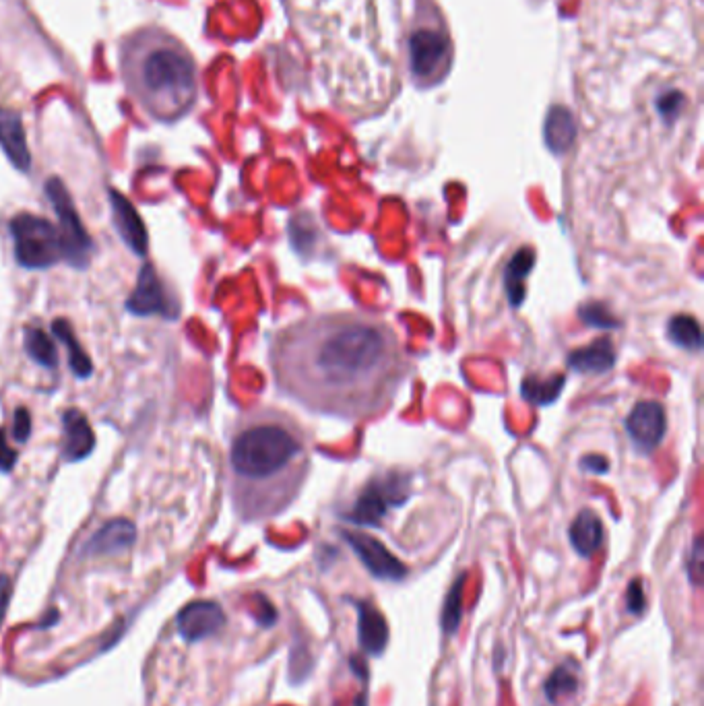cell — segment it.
<instances>
[{
  "label": "cell",
  "mask_w": 704,
  "mask_h": 706,
  "mask_svg": "<svg viewBox=\"0 0 704 706\" xmlns=\"http://www.w3.org/2000/svg\"><path fill=\"white\" fill-rule=\"evenodd\" d=\"M281 393L306 409L349 422L387 411L411 364L397 333L364 312H320L296 320L271 345Z\"/></svg>",
  "instance_id": "obj_1"
},
{
  "label": "cell",
  "mask_w": 704,
  "mask_h": 706,
  "mask_svg": "<svg viewBox=\"0 0 704 706\" xmlns=\"http://www.w3.org/2000/svg\"><path fill=\"white\" fill-rule=\"evenodd\" d=\"M310 473V436L290 413L259 407L244 413L228 453L230 494L244 521L281 515Z\"/></svg>",
  "instance_id": "obj_2"
},
{
  "label": "cell",
  "mask_w": 704,
  "mask_h": 706,
  "mask_svg": "<svg viewBox=\"0 0 704 706\" xmlns=\"http://www.w3.org/2000/svg\"><path fill=\"white\" fill-rule=\"evenodd\" d=\"M118 73L131 100L155 122L174 124L199 100L201 75L195 56L159 25H143L120 38Z\"/></svg>",
  "instance_id": "obj_3"
},
{
  "label": "cell",
  "mask_w": 704,
  "mask_h": 706,
  "mask_svg": "<svg viewBox=\"0 0 704 706\" xmlns=\"http://www.w3.org/2000/svg\"><path fill=\"white\" fill-rule=\"evenodd\" d=\"M17 263L25 269H48L64 259L60 230L44 217L21 213L11 221Z\"/></svg>",
  "instance_id": "obj_4"
},
{
  "label": "cell",
  "mask_w": 704,
  "mask_h": 706,
  "mask_svg": "<svg viewBox=\"0 0 704 706\" xmlns=\"http://www.w3.org/2000/svg\"><path fill=\"white\" fill-rule=\"evenodd\" d=\"M46 195L52 201L58 217H60V236L64 246V259H69L73 267L83 269L89 263L91 240L83 228V223L73 207L67 188L58 180L52 178L46 182Z\"/></svg>",
  "instance_id": "obj_5"
},
{
  "label": "cell",
  "mask_w": 704,
  "mask_h": 706,
  "mask_svg": "<svg viewBox=\"0 0 704 706\" xmlns=\"http://www.w3.org/2000/svg\"><path fill=\"white\" fill-rule=\"evenodd\" d=\"M626 430L636 448H640L645 455L653 453L667 432L665 407L659 401L636 403L626 420Z\"/></svg>",
  "instance_id": "obj_6"
},
{
  "label": "cell",
  "mask_w": 704,
  "mask_h": 706,
  "mask_svg": "<svg viewBox=\"0 0 704 706\" xmlns=\"http://www.w3.org/2000/svg\"><path fill=\"white\" fill-rule=\"evenodd\" d=\"M345 541L351 545V550L358 554L362 564L368 568V572L374 579L380 581H403L407 568L401 560H397L384 545L364 533H343Z\"/></svg>",
  "instance_id": "obj_7"
},
{
  "label": "cell",
  "mask_w": 704,
  "mask_h": 706,
  "mask_svg": "<svg viewBox=\"0 0 704 706\" xmlns=\"http://www.w3.org/2000/svg\"><path fill=\"white\" fill-rule=\"evenodd\" d=\"M448 56V40L440 31L420 29L409 38V67L418 79H428L440 71Z\"/></svg>",
  "instance_id": "obj_8"
},
{
  "label": "cell",
  "mask_w": 704,
  "mask_h": 706,
  "mask_svg": "<svg viewBox=\"0 0 704 706\" xmlns=\"http://www.w3.org/2000/svg\"><path fill=\"white\" fill-rule=\"evenodd\" d=\"M178 632L188 643H197L226 626V614L215 601H192L176 618Z\"/></svg>",
  "instance_id": "obj_9"
},
{
  "label": "cell",
  "mask_w": 704,
  "mask_h": 706,
  "mask_svg": "<svg viewBox=\"0 0 704 706\" xmlns=\"http://www.w3.org/2000/svg\"><path fill=\"white\" fill-rule=\"evenodd\" d=\"M128 310L139 314V316H149V314H164V316H174L176 310H172V302L164 290V283L159 281L157 273L153 267H143L139 273V281L133 296L128 298Z\"/></svg>",
  "instance_id": "obj_10"
},
{
  "label": "cell",
  "mask_w": 704,
  "mask_h": 706,
  "mask_svg": "<svg viewBox=\"0 0 704 706\" xmlns=\"http://www.w3.org/2000/svg\"><path fill=\"white\" fill-rule=\"evenodd\" d=\"M62 457L69 463L83 461L95 448V434L79 409H69L62 420Z\"/></svg>",
  "instance_id": "obj_11"
},
{
  "label": "cell",
  "mask_w": 704,
  "mask_h": 706,
  "mask_svg": "<svg viewBox=\"0 0 704 706\" xmlns=\"http://www.w3.org/2000/svg\"><path fill=\"white\" fill-rule=\"evenodd\" d=\"M137 539V529L131 521L116 519L106 523L83 548L85 556H110L131 548Z\"/></svg>",
  "instance_id": "obj_12"
},
{
  "label": "cell",
  "mask_w": 704,
  "mask_h": 706,
  "mask_svg": "<svg viewBox=\"0 0 704 706\" xmlns=\"http://www.w3.org/2000/svg\"><path fill=\"white\" fill-rule=\"evenodd\" d=\"M358 638L368 655H382L389 645V624L378 609L368 601H358Z\"/></svg>",
  "instance_id": "obj_13"
},
{
  "label": "cell",
  "mask_w": 704,
  "mask_h": 706,
  "mask_svg": "<svg viewBox=\"0 0 704 706\" xmlns=\"http://www.w3.org/2000/svg\"><path fill=\"white\" fill-rule=\"evenodd\" d=\"M112 209H114V217H116V230L120 232V236L128 244V248L137 254H147V248H149L147 230L143 226V219L135 211V207L128 203L122 195H118V192H112Z\"/></svg>",
  "instance_id": "obj_14"
},
{
  "label": "cell",
  "mask_w": 704,
  "mask_h": 706,
  "mask_svg": "<svg viewBox=\"0 0 704 706\" xmlns=\"http://www.w3.org/2000/svg\"><path fill=\"white\" fill-rule=\"evenodd\" d=\"M568 537L576 554L583 558H591L603 545V537H605L603 523L593 510L585 508L574 517L568 529Z\"/></svg>",
  "instance_id": "obj_15"
},
{
  "label": "cell",
  "mask_w": 704,
  "mask_h": 706,
  "mask_svg": "<svg viewBox=\"0 0 704 706\" xmlns=\"http://www.w3.org/2000/svg\"><path fill=\"white\" fill-rule=\"evenodd\" d=\"M0 147L5 149L7 157L11 159V164L17 170L21 172L29 170L31 157H29L21 118L15 112L0 110Z\"/></svg>",
  "instance_id": "obj_16"
},
{
  "label": "cell",
  "mask_w": 704,
  "mask_h": 706,
  "mask_svg": "<svg viewBox=\"0 0 704 706\" xmlns=\"http://www.w3.org/2000/svg\"><path fill=\"white\" fill-rule=\"evenodd\" d=\"M616 364V349L610 339H597L595 343L572 351L568 366L583 374H603Z\"/></svg>",
  "instance_id": "obj_17"
},
{
  "label": "cell",
  "mask_w": 704,
  "mask_h": 706,
  "mask_svg": "<svg viewBox=\"0 0 704 706\" xmlns=\"http://www.w3.org/2000/svg\"><path fill=\"white\" fill-rule=\"evenodd\" d=\"M399 486H393L389 490V494H382L384 490V484H376V486H370L362 496L360 500L356 502V508L354 512H351V521L354 523H360V525H378L380 519L387 515V510L391 506L393 500H403V496H395L393 492L397 490Z\"/></svg>",
  "instance_id": "obj_18"
},
{
  "label": "cell",
  "mask_w": 704,
  "mask_h": 706,
  "mask_svg": "<svg viewBox=\"0 0 704 706\" xmlns=\"http://www.w3.org/2000/svg\"><path fill=\"white\" fill-rule=\"evenodd\" d=\"M543 137H546L552 153H566L576 139V122L572 112L564 106H554L548 112L546 126H543Z\"/></svg>",
  "instance_id": "obj_19"
},
{
  "label": "cell",
  "mask_w": 704,
  "mask_h": 706,
  "mask_svg": "<svg viewBox=\"0 0 704 706\" xmlns=\"http://www.w3.org/2000/svg\"><path fill=\"white\" fill-rule=\"evenodd\" d=\"M535 265V252L531 248L519 250L506 265L504 283L512 306H519L525 300V279Z\"/></svg>",
  "instance_id": "obj_20"
},
{
  "label": "cell",
  "mask_w": 704,
  "mask_h": 706,
  "mask_svg": "<svg viewBox=\"0 0 704 706\" xmlns=\"http://www.w3.org/2000/svg\"><path fill=\"white\" fill-rule=\"evenodd\" d=\"M52 331L56 333V337H58L64 345H67V349H69V364H71L73 372H75L79 378L91 376V370H93L91 360L87 358V353H85L83 347L79 345V341H77V337L73 335V329H71V325L67 323V320H64V318L54 320Z\"/></svg>",
  "instance_id": "obj_21"
},
{
  "label": "cell",
  "mask_w": 704,
  "mask_h": 706,
  "mask_svg": "<svg viewBox=\"0 0 704 706\" xmlns=\"http://www.w3.org/2000/svg\"><path fill=\"white\" fill-rule=\"evenodd\" d=\"M667 337L671 343H676L678 347L688 351H698L702 347V333H700L698 320L688 314H678L674 318H669Z\"/></svg>",
  "instance_id": "obj_22"
},
{
  "label": "cell",
  "mask_w": 704,
  "mask_h": 706,
  "mask_svg": "<svg viewBox=\"0 0 704 706\" xmlns=\"http://www.w3.org/2000/svg\"><path fill=\"white\" fill-rule=\"evenodd\" d=\"M25 349L29 353V358L36 364L54 370L58 366V353L50 337L38 329V327H27L25 329Z\"/></svg>",
  "instance_id": "obj_23"
},
{
  "label": "cell",
  "mask_w": 704,
  "mask_h": 706,
  "mask_svg": "<svg viewBox=\"0 0 704 706\" xmlns=\"http://www.w3.org/2000/svg\"><path fill=\"white\" fill-rule=\"evenodd\" d=\"M576 688H579V669L568 661L552 671V676L548 678L546 686H543V692H546V698L550 702H558L564 696L574 694Z\"/></svg>",
  "instance_id": "obj_24"
},
{
  "label": "cell",
  "mask_w": 704,
  "mask_h": 706,
  "mask_svg": "<svg viewBox=\"0 0 704 706\" xmlns=\"http://www.w3.org/2000/svg\"><path fill=\"white\" fill-rule=\"evenodd\" d=\"M463 591H465V574H461L459 579L455 581V585L451 587L444 601V609H442V630L446 636H453L459 626H461V618H463Z\"/></svg>",
  "instance_id": "obj_25"
},
{
  "label": "cell",
  "mask_w": 704,
  "mask_h": 706,
  "mask_svg": "<svg viewBox=\"0 0 704 706\" xmlns=\"http://www.w3.org/2000/svg\"><path fill=\"white\" fill-rule=\"evenodd\" d=\"M564 376H554L550 378L548 382L546 380H537V378H527L523 382V389L521 393L525 395V399L533 401V403H539V405H548L550 401H554L562 387H564Z\"/></svg>",
  "instance_id": "obj_26"
},
{
  "label": "cell",
  "mask_w": 704,
  "mask_h": 706,
  "mask_svg": "<svg viewBox=\"0 0 704 706\" xmlns=\"http://www.w3.org/2000/svg\"><path fill=\"white\" fill-rule=\"evenodd\" d=\"M684 104H686V98H684L682 91H676V89L665 91L657 98V112L661 114L663 120L674 122L680 116Z\"/></svg>",
  "instance_id": "obj_27"
},
{
  "label": "cell",
  "mask_w": 704,
  "mask_h": 706,
  "mask_svg": "<svg viewBox=\"0 0 704 706\" xmlns=\"http://www.w3.org/2000/svg\"><path fill=\"white\" fill-rule=\"evenodd\" d=\"M581 318L585 320L587 325L591 327H601V329H614L618 327L616 323V318L610 316V312H607V308L599 306V304H587L581 308Z\"/></svg>",
  "instance_id": "obj_28"
},
{
  "label": "cell",
  "mask_w": 704,
  "mask_h": 706,
  "mask_svg": "<svg viewBox=\"0 0 704 706\" xmlns=\"http://www.w3.org/2000/svg\"><path fill=\"white\" fill-rule=\"evenodd\" d=\"M626 607H628V612L634 614V616H640V614L645 612L647 597H645V591H643V583H640L638 579L628 585V591H626Z\"/></svg>",
  "instance_id": "obj_29"
},
{
  "label": "cell",
  "mask_w": 704,
  "mask_h": 706,
  "mask_svg": "<svg viewBox=\"0 0 704 706\" xmlns=\"http://www.w3.org/2000/svg\"><path fill=\"white\" fill-rule=\"evenodd\" d=\"M688 576H690V581L694 583V585H700V581H702V541H700V537H696V541H694V545H692V550H690V554H688Z\"/></svg>",
  "instance_id": "obj_30"
},
{
  "label": "cell",
  "mask_w": 704,
  "mask_h": 706,
  "mask_svg": "<svg viewBox=\"0 0 704 706\" xmlns=\"http://www.w3.org/2000/svg\"><path fill=\"white\" fill-rule=\"evenodd\" d=\"M31 434V417H29V411L19 407L15 411V422H13V436L15 440L19 442H25Z\"/></svg>",
  "instance_id": "obj_31"
},
{
  "label": "cell",
  "mask_w": 704,
  "mask_h": 706,
  "mask_svg": "<svg viewBox=\"0 0 704 706\" xmlns=\"http://www.w3.org/2000/svg\"><path fill=\"white\" fill-rule=\"evenodd\" d=\"M17 463V453L9 446L5 430H0V471L9 473Z\"/></svg>",
  "instance_id": "obj_32"
},
{
  "label": "cell",
  "mask_w": 704,
  "mask_h": 706,
  "mask_svg": "<svg viewBox=\"0 0 704 706\" xmlns=\"http://www.w3.org/2000/svg\"><path fill=\"white\" fill-rule=\"evenodd\" d=\"M11 593H13L11 579L5 574H0V624H3V620H5L7 607H9V601H11Z\"/></svg>",
  "instance_id": "obj_33"
},
{
  "label": "cell",
  "mask_w": 704,
  "mask_h": 706,
  "mask_svg": "<svg viewBox=\"0 0 704 706\" xmlns=\"http://www.w3.org/2000/svg\"><path fill=\"white\" fill-rule=\"evenodd\" d=\"M259 601H261V614L256 616V620H259V624H263L265 628H269L275 620H277V612H275V607L269 603V599H265L263 595H259Z\"/></svg>",
  "instance_id": "obj_34"
},
{
  "label": "cell",
  "mask_w": 704,
  "mask_h": 706,
  "mask_svg": "<svg viewBox=\"0 0 704 706\" xmlns=\"http://www.w3.org/2000/svg\"><path fill=\"white\" fill-rule=\"evenodd\" d=\"M607 465H610V463H607L603 457H585L581 461V467H589L587 471H597V473L607 471Z\"/></svg>",
  "instance_id": "obj_35"
}]
</instances>
